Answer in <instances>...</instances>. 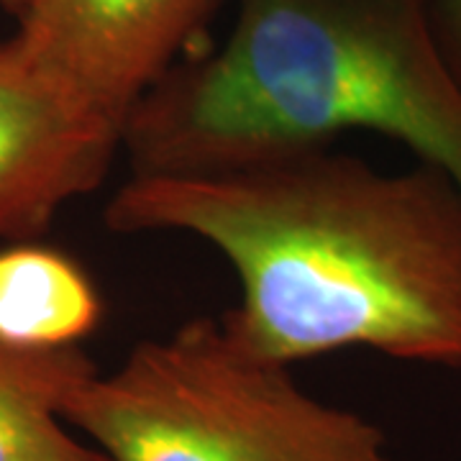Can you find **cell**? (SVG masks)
<instances>
[{
	"mask_svg": "<svg viewBox=\"0 0 461 461\" xmlns=\"http://www.w3.org/2000/svg\"><path fill=\"white\" fill-rule=\"evenodd\" d=\"M95 372L80 346L0 341V461H111L65 420L67 397Z\"/></svg>",
	"mask_w": 461,
	"mask_h": 461,
	"instance_id": "obj_6",
	"label": "cell"
},
{
	"mask_svg": "<svg viewBox=\"0 0 461 461\" xmlns=\"http://www.w3.org/2000/svg\"><path fill=\"white\" fill-rule=\"evenodd\" d=\"M215 50L187 54L133 105V172L390 136L461 187V80L436 0H229Z\"/></svg>",
	"mask_w": 461,
	"mask_h": 461,
	"instance_id": "obj_2",
	"label": "cell"
},
{
	"mask_svg": "<svg viewBox=\"0 0 461 461\" xmlns=\"http://www.w3.org/2000/svg\"><path fill=\"white\" fill-rule=\"evenodd\" d=\"M103 321V300L75 259L16 241L0 251V341L26 348L77 346Z\"/></svg>",
	"mask_w": 461,
	"mask_h": 461,
	"instance_id": "obj_7",
	"label": "cell"
},
{
	"mask_svg": "<svg viewBox=\"0 0 461 461\" xmlns=\"http://www.w3.org/2000/svg\"><path fill=\"white\" fill-rule=\"evenodd\" d=\"M0 3H3V5H8V8H11V5H14V3H16V0H0Z\"/></svg>",
	"mask_w": 461,
	"mask_h": 461,
	"instance_id": "obj_9",
	"label": "cell"
},
{
	"mask_svg": "<svg viewBox=\"0 0 461 461\" xmlns=\"http://www.w3.org/2000/svg\"><path fill=\"white\" fill-rule=\"evenodd\" d=\"M115 233H187L233 267L236 344L293 366L339 348L461 366V187L438 167L379 172L330 144L131 172Z\"/></svg>",
	"mask_w": 461,
	"mask_h": 461,
	"instance_id": "obj_1",
	"label": "cell"
},
{
	"mask_svg": "<svg viewBox=\"0 0 461 461\" xmlns=\"http://www.w3.org/2000/svg\"><path fill=\"white\" fill-rule=\"evenodd\" d=\"M229 0H16L18 36L83 95L129 121Z\"/></svg>",
	"mask_w": 461,
	"mask_h": 461,
	"instance_id": "obj_5",
	"label": "cell"
},
{
	"mask_svg": "<svg viewBox=\"0 0 461 461\" xmlns=\"http://www.w3.org/2000/svg\"><path fill=\"white\" fill-rule=\"evenodd\" d=\"M65 420L111 461H395L369 418L305 393L208 315L80 382Z\"/></svg>",
	"mask_w": 461,
	"mask_h": 461,
	"instance_id": "obj_3",
	"label": "cell"
},
{
	"mask_svg": "<svg viewBox=\"0 0 461 461\" xmlns=\"http://www.w3.org/2000/svg\"><path fill=\"white\" fill-rule=\"evenodd\" d=\"M436 26L448 65L461 80V0H436Z\"/></svg>",
	"mask_w": 461,
	"mask_h": 461,
	"instance_id": "obj_8",
	"label": "cell"
},
{
	"mask_svg": "<svg viewBox=\"0 0 461 461\" xmlns=\"http://www.w3.org/2000/svg\"><path fill=\"white\" fill-rule=\"evenodd\" d=\"M126 123L14 33L0 39V241H29L103 185Z\"/></svg>",
	"mask_w": 461,
	"mask_h": 461,
	"instance_id": "obj_4",
	"label": "cell"
}]
</instances>
